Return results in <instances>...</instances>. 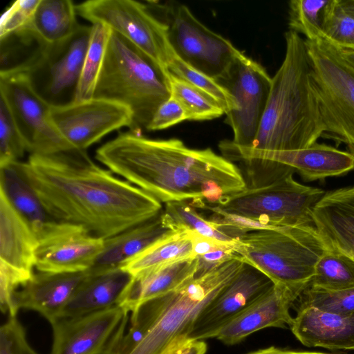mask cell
Here are the masks:
<instances>
[{
    "mask_svg": "<svg viewBox=\"0 0 354 354\" xmlns=\"http://www.w3.org/2000/svg\"><path fill=\"white\" fill-rule=\"evenodd\" d=\"M163 213L175 230H187L230 245L236 241L216 223L199 214L189 202L167 203Z\"/></svg>",
    "mask_w": 354,
    "mask_h": 354,
    "instance_id": "cell-31",
    "label": "cell"
},
{
    "mask_svg": "<svg viewBox=\"0 0 354 354\" xmlns=\"http://www.w3.org/2000/svg\"><path fill=\"white\" fill-rule=\"evenodd\" d=\"M285 41L284 58L272 77L266 108L249 147L257 151L304 149L316 143L325 131L306 40L289 30Z\"/></svg>",
    "mask_w": 354,
    "mask_h": 354,
    "instance_id": "cell-3",
    "label": "cell"
},
{
    "mask_svg": "<svg viewBox=\"0 0 354 354\" xmlns=\"http://www.w3.org/2000/svg\"><path fill=\"white\" fill-rule=\"evenodd\" d=\"M130 312L122 306L72 317L51 324L50 354H117L125 335Z\"/></svg>",
    "mask_w": 354,
    "mask_h": 354,
    "instance_id": "cell-14",
    "label": "cell"
},
{
    "mask_svg": "<svg viewBox=\"0 0 354 354\" xmlns=\"http://www.w3.org/2000/svg\"><path fill=\"white\" fill-rule=\"evenodd\" d=\"M168 74L126 39L111 35L94 97L120 104L133 116L132 131L147 129L171 96Z\"/></svg>",
    "mask_w": 354,
    "mask_h": 354,
    "instance_id": "cell-5",
    "label": "cell"
},
{
    "mask_svg": "<svg viewBox=\"0 0 354 354\" xmlns=\"http://www.w3.org/2000/svg\"><path fill=\"white\" fill-rule=\"evenodd\" d=\"M132 278L121 267H92L59 318L84 315L121 305Z\"/></svg>",
    "mask_w": 354,
    "mask_h": 354,
    "instance_id": "cell-22",
    "label": "cell"
},
{
    "mask_svg": "<svg viewBox=\"0 0 354 354\" xmlns=\"http://www.w3.org/2000/svg\"><path fill=\"white\" fill-rule=\"evenodd\" d=\"M290 329L296 338L308 347L354 350V312L335 314L300 307Z\"/></svg>",
    "mask_w": 354,
    "mask_h": 354,
    "instance_id": "cell-23",
    "label": "cell"
},
{
    "mask_svg": "<svg viewBox=\"0 0 354 354\" xmlns=\"http://www.w3.org/2000/svg\"><path fill=\"white\" fill-rule=\"evenodd\" d=\"M130 130L100 147L96 160L161 203L186 201L204 209L247 188L238 167L210 148L176 138L155 140Z\"/></svg>",
    "mask_w": 354,
    "mask_h": 354,
    "instance_id": "cell-2",
    "label": "cell"
},
{
    "mask_svg": "<svg viewBox=\"0 0 354 354\" xmlns=\"http://www.w3.org/2000/svg\"><path fill=\"white\" fill-rule=\"evenodd\" d=\"M338 49L344 58L354 66V49Z\"/></svg>",
    "mask_w": 354,
    "mask_h": 354,
    "instance_id": "cell-48",
    "label": "cell"
},
{
    "mask_svg": "<svg viewBox=\"0 0 354 354\" xmlns=\"http://www.w3.org/2000/svg\"><path fill=\"white\" fill-rule=\"evenodd\" d=\"M245 263L236 255L172 291L166 307L129 354H160L176 336L187 334L201 309L236 277Z\"/></svg>",
    "mask_w": 354,
    "mask_h": 354,
    "instance_id": "cell-8",
    "label": "cell"
},
{
    "mask_svg": "<svg viewBox=\"0 0 354 354\" xmlns=\"http://www.w3.org/2000/svg\"><path fill=\"white\" fill-rule=\"evenodd\" d=\"M75 8L77 15L92 24L108 26L169 73L174 50L167 28L147 4L133 0H88Z\"/></svg>",
    "mask_w": 354,
    "mask_h": 354,
    "instance_id": "cell-9",
    "label": "cell"
},
{
    "mask_svg": "<svg viewBox=\"0 0 354 354\" xmlns=\"http://www.w3.org/2000/svg\"><path fill=\"white\" fill-rule=\"evenodd\" d=\"M248 354H330L321 352L315 351H292L277 348L275 346H270L266 348L261 349Z\"/></svg>",
    "mask_w": 354,
    "mask_h": 354,
    "instance_id": "cell-45",
    "label": "cell"
},
{
    "mask_svg": "<svg viewBox=\"0 0 354 354\" xmlns=\"http://www.w3.org/2000/svg\"><path fill=\"white\" fill-rule=\"evenodd\" d=\"M0 191L36 234L51 219L32 187L13 164L0 167Z\"/></svg>",
    "mask_w": 354,
    "mask_h": 354,
    "instance_id": "cell-28",
    "label": "cell"
},
{
    "mask_svg": "<svg viewBox=\"0 0 354 354\" xmlns=\"http://www.w3.org/2000/svg\"><path fill=\"white\" fill-rule=\"evenodd\" d=\"M305 40L324 125L322 137L344 144L354 154V66L325 39Z\"/></svg>",
    "mask_w": 354,
    "mask_h": 354,
    "instance_id": "cell-6",
    "label": "cell"
},
{
    "mask_svg": "<svg viewBox=\"0 0 354 354\" xmlns=\"http://www.w3.org/2000/svg\"><path fill=\"white\" fill-rule=\"evenodd\" d=\"M322 38L339 49H354V17L331 0L326 13Z\"/></svg>",
    "mask_w": 354,
    "mask_h": 354,
    "instance_id": "cell-37",
    "label": "cell"
},
{
    "mask_svg": "<svg viewBox=\"0 0 354 354\" xmlns=\"http://www.w3.org/2000/svg\"><path fill=\"white\" fill-rule=\"evenodd\" d=\"M324 194L321 189L297 182L290 175L266 186L247 187L204 209L247 218L266 229L314 225L313 209Z\"/></svg>",
    "mask_w": 354,
    "mask_h": 354,
    "instance_id": "cell-7",
    "label": "cell"
},
{
    "mask_svg": "<svg viewBox=\"0 0 354 354\" xmlns=\"http://www.w3.org/2000/svg\"><path fill=\"white\" fill-rule=\"evenodd\" d=\"M233 249L274 285L299 297L309 286L317 262L328 250L315 225L248 232L236 239Z\"/></svg>",
    "mask_w": 354,
    "mask_h": 354,
    "instance_id": "cell-4",
    "label": "cell"
},
{
    "mask_svg": "<svg viewBox=\"0 0 354 354\" xmlns=\"http://www.w3.org/2000/svg\"><path fill=\"white\" fill-rule=\"evenodd\" d=\"M342 8L354 17V0H339Z\"/></svg>",
    "mask_w": 354,
    "mask_h": 354,
    "instance_id": "cell-47",
    "label": "cell"
},
{
    "mask_svg": "<svg viewBox=\"0 0 354 354\" xmlns=\"http://www.w3.org/2000/svg\"><path fill=\"white\" fill-rule=\"evenodd\" d=\"M50 118L64 140L73 149L80 151H86L113 131L133 127L132 113L128 108L95 97L50 106Z\"/></svg>",
    "mask_w": 354,
    "mask_h": 354,
    "instance_id": "cell-16",
    "label": "cell"
},
{
    "mask_svg": "<svg viewBox=\"0 0 354 354\" xmlns=\"http://www.w3.org/2000/svg\"><path fill=\"white\" fill-rule=\"evenodd\" d=\"M207 344L203 341H194L191 344L186 354H205Z\"/></svg>",
    "mask_w": 354,
    "mask_h": 354,
    "instance_id": "cell-46",
    "label": "cell"
},
{
    "mask_svg": "<svg viewBox=\"0 0 354 354\" xmlns=\"http://www.w3.org/2000/svg\"><path fill=\"white\" fill-rule=\"evenodd\" d=\"M217 81L234 102V109L225 114V122L233 131L231 142L249 147L255 140L266 108L272 77L262 65L240 51Z\"/></svg>",
    "mask_w": 354,
    "mask_h": 354,
    "instance_id": "cell-11",
    "label": "cell"
},
{
    "mask_svg": "<svg viewBox=\"0 0 354 354\" xmlns=\"http://www.w3.org/2000/svg\"><path fill=\"white\" fill-rule=\"evenodd\" d=\"M90 269L77 272L37 271L14 295L16 310L26 308L39 313L50 324L57 319Z\"/></svg>",
    "mask_w": 354,
    "mask_h": 354,
    "instance_id": "cell-20",
    "label": "cell"
},
{
    "mask_svg": "<svg viewBox=\"0 0 354 354\" xmlns=\"http://www.w3.org/2000/svg\"><path fill=\"white\" fill-rule=\"evenodd\" d=\"M40 0L15 1L2 15L0 38L27 26Z\"/></svg>",
    "mask_w": 354,
    "mask_h": 354,
    "instance_id": "cell-40",
    "label": "cell"
},
{
    "mask_svg": "<svg viewBox=\"0 0 354 354\" xmlns=\"http://www.w3.org/2000/svg\"><path fill=\"white\" fill-rule=\"evenodd\" d=\"M176 231L162 209L157 216L104 239L103 249L93 267L102 269L120 267Z\"/></svg>",
    "mask_w": 354,
    "mask_h": 354,
    "instance_id": "cell-24",
    "label": "cell"
},
{
    "mask_svg": "<svg viewBox=\"0 0 354 354\" xmlns=\"http://www.w3.org/2000/svg\"><path fill=\"white\" fill-rule=\"evenodd\" d=\"M196 257L174 262L133 276L120 306L130 313L143 303L168 294L195 278Z\"/></svg>",
    "mask_w": 354,
    "mask_h": 354,
    "instance_id": "cell-25",
    "label": "cell"
},
{
    "mask_svg": "<svg viewBox=\"0 0 354 354\" xmlns=\"http://www.w3.org/2000/svg\"><path fill=\"white\" fill-rule=\"evenodd\" d=\"M35 268L46 272H77L91 269L104 247V239L84 227L49 220L37 234Z\"/></svg>",
    "mask_w": 354,
    "mask_h": 354,
    "instance_id": "cell-17",
    "label": "cell"
},
{
    "mask_svg": "<svg viewBox=\"0 0 354 354\" xmlns=\"http://www.w3.org/2000/svg\"><path fill=\"white\" fill-rule=\"evenodd\" d=\"M12 164L51 219L81 225L103 239L162 211L156 198L99 166L86 151L30 154Z\"/></svg>",
    "mask_w": 354,
    "mask_h": 354,
    "instance_id": "cell-1",
    "label": "cell"
},
{
    "mask_svg": "<svg viewBox=\"0 0 354 354\" xmlns=\"http://www.w3.org/2000/svg\"><path fill=\"white\" fill-rule=\"evenodd\" d=\"M112 30L102 24L91 25V33L73 102L89 100L94 97Z\"/></svg>",
    "mask_w": 354,
    "mask_h": 354,
    "instance_id": "cell-30",
    "label": "cell"
},
{
    "mask_svg": "<svg viewBox=\"0 0 354 354\" xmlns=\"http://www.w3.org/2000/svg\"><path fill=\"white\" fill-rule=\"evenodd\" d=\"M36 233L0 191V308L16 317L15 292L33 276L36 269Z\"/></svg>",
    "mask_w": 354,
    "mask_h": 354,
    "instance_id": "cell-13",
    "label": "cell"
},
{
    "mask_svg": "<svg viewBox=\"0 0 354 354\" xmlns=\"http://www.w3.org/2000/svg\"><path fill=\"white\" fill-rule=\"evenodd\" d=\"M28 152L26 144L17 129L10 110L0 100V167L15 162Z\"/></svg>",
    "mask_w": 354,
    "mask_h": 354,
    "instance_id": "cell-38",
    "label": "cell"
},
{
    "mask_svg": "<svg viewBox=\"0 0 354 354\" xmlns=\"http://www.w3.org/2000/svg\"><path fill=\"white\" fill-rule=\"evenodd\" d=\"M0 354H38L30 346L17 317L8 316L0 328Z\"/></svg>",
    "mask_w": 354,
    "mask_h": 354,
    "instance_id": "cell-39",
    "label": "cell"
},
{
    "mask_svg": "<svg viewBox=\"0 0 354 354\" xmlns=\"http://www.w3.org/2000/svg\"><path fill=\"white\" fill-rule=\"evenodd\" d=\"M167 71L214 99L223 109L225 114L234 109L232 96L217 80L189 66L178 58L174 52L168 64Z\"/></svg>",
    "mask_w": 354,
    "mask_h": 354,
    "instance_id": "cell-35",
    "label": "cell"
},
{
    "mask_svg": "<svg viewBox=\"0 0 354 354\" xmlns=\"http://www.w3.org/2000/svg\"><path fill=\"white\" fill-rule=\"evenodd\" d=\"M309 286L326 290L354 288V261L328 249L317 262Z\"/></svg>",
    "mask_w": 354,
    "mask_h": 354,
    "instance_id": "cell-33",
    "label": "cell"
},
{
    "mask_svg": "<svg viewBox=\"0 0 354 354\" xmlns=\"http://www.w3.org/2000/svg\"><path fill=\"white\" fill-rule=\"evenodd\" d=\"M75 5L70 0H40L27 25L44 43L50 46L68 39L80 24Z\"/></svg>",
    "mask_w": 354,
    "mask_h": 354,
    "instance_id": "cell-27",
    "label": "cell"
},
{
    "mask_svg": "<svg viewBox=\"0 0 354 354\" xmlns=\"http://www.w3.org/2000/svg\"><path fill=\"white\" fill-rule=\"evenodd\" d=\"M236 255L233 249V245H221L203 255L197 257V270L195 278L213 270L232 259Z\"/></svg>",
    "mask_w": 354,
    "mask_h": 354,
    "instance_id": "cell-42",
    "label": "cell"
},
{
    "mask_svg": "<svg viewBox=\"0 0 354 354\" xmlns=\"http://www.w3.org/2000/svg\"><path fill=\"white\" fill-rule=\"evenodd\" d=\"M297 300L298 308L311 307L335 314L351 313L354 312V288L326 290L309 286Z\"/></svg>",
    "mask_w": 354,
    "mask_h": 354,
    "instance_id": "cell-36",
    "label": "cell"
},
{
    "mask_svg": "<svg viewBox=\"0 0 354 354\" xmlns=\"http://www.w3.org/2000/svg\"><path fill=\"white\" fill-rule=\"evenodd\" d=\"M149 5L162 10L163 18L160 19L167 26L176 55L208 77L219 79L240 52L229 39L201 22L185 5Z\"/></svg>",
    "mask_w": 354,
    "mask_h": 354,
    "instance_id": "cell-10",
    "label": "cell"
},
{
    "mask_svg": "<svg viewBox=\"0 0 354 354\" xmlns=\"http://www.w3.org/2000/svg\"><path fill=\"white\" fill-rule=\"evenodd\" d=\"M194 257L203 255L221 245H227L192 232Z\"/></svg>",
    "mask_w": 354,
    "mask_h": 354,
    "instance_id": "cell-43",
    "label": "cell"
},
{
    "mask_svg": "<svg viewBox=\"0 0 354 354\" xmlns=\"http://www.w3.org/2000/svg\"><path fill=\"white\" fill-rule=\"evenodd\" d=\"M91 26H79L66 40L49 46L39 64L27 73L37 93L51 106L74 101L90 41Z\"/></svg>",
    "mask_w": 354,
    "mask_h": 354,
    "instance_id": "cell-15",
    "label": "cell"
},
{
    "mask_svg": "<svg viewBox=\"0 0 354 354\" xmlns=\"http://www.w3.org/2000/svg\"><path fill=\"white\" fill-rule=\"evenodd\" d=\"M0 93L30 154L75 150L53 124L51 105L37 93L26 73L0 76Z\"/></svg>",
    "mask_w": 354,
    "mask_h": 354,
    "instance_id": "cell-12",
    "label": "cell"
},
{
    "mask_svg": "<svg viewBox=\"0 0 354 354\" xmlns=\"http://www.w3.org/2000/svg\"><path fill=\"white\" fill-rule=\"evenodd\" d=\"M186 333L174 338L160 354H186L192 342Z\"/></svg>",
    "mask_w": 354,
    "mask_h": 354,
    "instance_id": "cell-44",
    "label": "cell"
},
{
    "mask_svg": "<svg viewBox=\"0 0 354 354\" xmlns=\"http://www.w3.org/2000/svg\"><path fill=\"white\" fill-rule=\"evenodd\" d=\"M168 78L171 96L183 105L187 120H209L225 113L218 103L191 84L169 73Z\"/></svg>",
    "mask_w": 354,
    "mask_h": 354,
    "instance_id": "cell-32",
    "label": "cell"
},
{
    "mask_svg": "<svg viewBox=\"0 0 354 354\" xmlns=\"http://www.w3.org/2000/svg\"><path fill=\"white\" fill-rule=\"evenodd\" d=\"M185 120H187L186 111L176 98L170 96L158 108L146 129H165Z\"/></svg>",
    "mask_w": 354,
    "mask_h": 354,
    "instance_id": "cell-41",
    "label": "cell"
},
{
    "mask_svg": "<svg viewBox=\"0 0 354 354\" xmlns=\"http://www.w3.org/2000/svg\"><path fill=\"white\" fill-rule=\"evenodd\" d=\"M194 257L192 232L177 230L156 242L120 267L135 276L159 266Z\"/></svg>",
    "mask_w": 354,
    "mask_h": 354,
    "instance_id": "cell-29",
    "label": "cell"
},
{
    "mask_svg": "<svg viewBox=\"0 0 354 354\" xmlns=\"http://www.w3.org/2000/svg\"><path fill=\"white\" fill-rule=\"evenodd\" d=\"M254 266L245 263L236 277L194 318L187 336L192 341L216 337L219 330L273 286Z\"/></svg>",
    "mask_w": 354,
    "mask_h": 354,
    "instance_id": "cell-18",
    "label": "cell"
},
{
    "mask_svg": "<svg viewBox=\"0 0 354 354\" xmlns=\"http://www.w3.org/2000/svg\"><path fill=\"white\" fill-rule=\"evenodd\" d=\"M331 0L289 1V30L305 35L306 39L322 38L323 26Z\"/></svg>",
    "mask_w": 354,
    "mask_h": 354,
    "instance_id": "cell-34",
    "label": "cell"
},
{
    "mask_svg": "<svg viewBox=\"0 0 354 354\" xmlns=\"http://www.w3.org/2000/svg\"><path fill=\"white\" fill-rule=\"evenodd\" d=\"M313 218L327 248L354 261V185L325 192Z\"/></svg>",
    "mask_w": 354,
    "mask_h": 354,
    "instance_id": "cell-21",
    "label": "cell"
},
{
    "mask_svg": "<svg viewBox=\"0 0 354 354\" xmlns=\"http://www.w3.org/2000/svg\"><path fill=\"white\" fill-rule=\"evenodd\" d=\"M299 295L277 285L269 289L243 311L225 324L216 336L225 344H237L266 328H285L292 324L290 309Z\"/></svg>",
    "mask_w": 354,
    "mask_h": 354,
    "instance_id": "cell-19",
    "label": "cell"
},
{
    "mask_svg": "<svg viewBox=\"0 0 354 354\" xmlns=\"http://www.w3.org/2000/svg\"><path fill=\"white\" fill-rule=\"evenodd\" d=\"M48 47L27 26L1 37L0 76L30 73Z\"/></svg>",
    "mask_w": 354,
    "mask_h": 354,
    "instance_id": "cell-26",
    "label": "cell"
}]
</instances>
